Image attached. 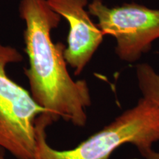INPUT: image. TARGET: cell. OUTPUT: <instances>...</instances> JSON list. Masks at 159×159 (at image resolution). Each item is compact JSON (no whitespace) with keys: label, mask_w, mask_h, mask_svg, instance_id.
<instances>
[{"label":"cell","mask_w":159,"mask_h":159,"mask_svg":"<svg viewBox=\"0 0 159 159\" xmlns=\"http://www.w3.org/2000/svg\"><path fill=\"white\" fill-rule=\"evenodd\" d=\"M19 14L25 21L24 42L29 61L25 73L35 101L53 122L62 119L77 127L86 124L91 105L86 81L75 80L67 69L62 43H54L51 33L61 16L47 0H21Z\"/></svg>","instance_id":"cell-1"},{"label":"cell","mask_w":159,"mask_h":159,"mask_svg":"<svg viewBox=\"0 0 159 159\" xmlns=\"http://www.w3.org/2000/svg\"><path fill=\"white\" fill-rule=\"evenodd\" d=\"M54 122L46 114L35 121L34 159H110L123 144L134 145L143 155L159 141V108L144 98L75 148L57 150L49 146L46 129Z\"/></svg>","instance_id":"cell-2"},{"label":"cell","mask_w":159,"mask_h":159,"mask_svg":"<svg viewBox=\"0 0 159 159\" xmlns=\"http://www.w3.org/2000/svg\"><path fill=\"white\" fill-rule=\"evenodd\" d=\"M21 61L16 49L0 41V147L16 159H34L35 121L47 113L7 74L9 63Z\"/></svg>","instance_id":"cell-3"},{"label":"cell","mask_w":159,"mask_h":159,"mask_svg":"<svg viewBox=\"0 0 159 159\" xmlns=\"http://www.w3.org/2000/svg\"><path fill=\"white\" fill-rule=\"evenodd\" d=\"M87 9L103 34L114 38L115 53L125 62L139 61L159 39V9L137 3L109 7L102 0H92Z\"/></svg>","instance_id":"cell-4"},{"label":"cell","mask_w":159,"mask_h":159,"mask_svg":"<svg viewBox=\"0 0 159 159\" xmlns=\"http://www.w3.org/2000/svg\"><path fill=\"white\" fill-rule=\"evenodd\" d=\"M52 10L66 20L69 26L67 47L63 55L74 69L83 72L103 41L104 34L93 22L87 7L88 0H47Z\"/></svg>","instance_id":"cell-5"},{"label":"cell","mask_w":159,"mask_h":159,"mask_svg":"<svg viewBox=\"0 0 159 159\" xmlns=\"http://www.w3.org/2000/svg\"><path fill=\"white\" fill-rule=\"evenodd\" d=\"M136 75L142 97L159 108V74L148 63L136 66Z\"/></svg>","instance_id":"cell-6"},{"label":"cell","mask_w":159,"mask_h":159,"mask_svg":"<svg viewBox=\"0 0 159 159\" xmlns=\"http://www.w3.org/2000/svg\"><path fill=\"white\" fill-rule=\"evenodd\" d=\"M144 159H159V152H156L151 149L142 156Z\"/></svg>","instance_id":"cell-7"},{"label":"cell","mask_w":159,"mask_h":159,"mask_svg":"<svg viewBox=\"0 0 159 159\" xmlns=\"http://www.w3.org/2000/svg\"><path fill=\"white\" fill-rule=\"evenodd\" d=\"M0 159H5V150L1 147H0Z\"/></svg>","instance_id":"cell-8"}]
</instances>
